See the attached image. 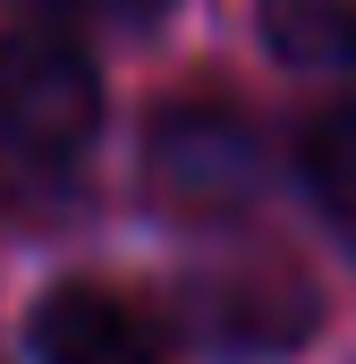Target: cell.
<instances>
[{
	"instance_id": "1",
	"label": "cell",
	"mask_w": 356,
	"mask_h": 364,
	"mask_svg": "<svg viewBox=\"0 0 356 364\" xmlns=\"http://www.w3.org/2000/svg\"><path fill=\"white\" fill-rule=\"evenodd\" d=\"M102 127V77L68 34H0V144L26 161H68Z\"/></svg>"
},
{
	"instance_id": "2",
	"label": "cell",
	"mask_w": 356,
	"mask_h": 364,
	"mask_svg": "<svg viewBox=\"0 0 356 364\" xmlns=\"http://www.w3.org/2000/svg\"><path fill=\"white\" fill-rule=\"evenodd\" d=\"M145 161H153V195L178 203V212H238V203H255V186H263V144H255V127H246L238 110H221V102L162 110Z\"/></svg>"
},
{
	"instance_id": "3",
	"label": "cell",
	"mask_w": 356,
	"mask_h": 364,
	"mask_svg": "<svg viewBox=\"0 0 356 364\" xmlns=\"http://www.w3.org/2000/svg\"><path fill=\"white\" fill-rule=\"evenodd\" d=\"M26 339H34V364H170L162 322L127 288H102V279H60L34 305Z\"/></svg>"
},
{
	"instance_id": "4",
	"label": "cell",
	"mask_w": 356,
	"mask_h": 364,
	"mask_svg": "<svg viewBox=\"0 0 356 364\" xmlns=\"http://www.w3.org/2000/svg\"><path fill=\"white\" fill-rule=\"evenodd\" d=\"M195 322L212 348H297L314 331V288L288 263H246L195 288Z\"/></svg>"
},
{
	"instance_id": "5",
	"label": "cell",
	"mask_w": 356,
	"mask_h": 364,
	"mask_svg": "<svg viewBox=\"0 0 356 364\" xmlns=\"http://www.w3.org/2000/svg\"><path fill=\"white\" fill-rule=\"evenodd\" d=\"M255 17L288 68H356V0H255Z\"/></svg>"
},
{
	"instance_id": "6",
	"label": "cell",
	"mask_w": 356,
	"mask_h": 364,
	"mask_svg": "<svg viewBox=\"0 0 356 364\" xmlns=\"http://www.w3.org/2000/svg\"><path fill=\"white\" fill-rule=\"evenodd\" d=\"M297 161H305V186H314L323 220L340 229V246L356 255V102H331V110L305 127Z\"/></svg>"
},
{
	"instance_id": "7",
	"label": "cell",
	"mask_w": 356,
	"mask_h": 364,
	"mask_svg": "<svg viewBox=\"0 0 356 364\" xmlns=\"http://www.w3.org/2000/svg\"><path fill=\"white\" fill-rule=\"evenodd\" d=\"M60 9H85V17H119V26H145V17H162L170 0H60Z\"/></svg>"
}]
</instances>
